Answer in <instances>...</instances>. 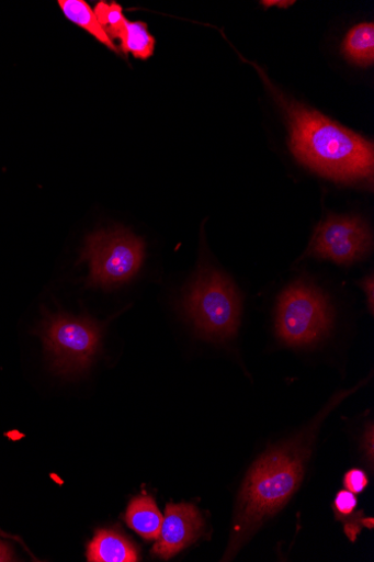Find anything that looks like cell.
I'll use <instances>...</instances> for the list:
<instances>
[{"label":"cell","instance_id":"52a82bcc","mask_svg":"<svg viewBox=\"0 0 374 562\" xmlns=\"http://www.w3.org/2000/svg\"><path fill=\"white\" fill-rule=\"evenodd\" d=\"M372 246L370 229L359 218L330 216L316 228L308 254L338 265H350Z\"/></svg>","mask_w":374,"mask_h":562},{"label":"cell","instance_id":"277c9868","mask_svg":"<svg viewBox=\"0 0 374 562\" xmlns=\"http://www.w3.org/2000/svg\"><path fill=\"white\" fill-rule=\"evenodd\" d=\"M39 335L52 371L66 379L87 372L101 349L102 329L89 317L46 313Z\"/></svg>","mask_w":374,"mask_h":562},{"label":"cell","instance_id":"30bf717a","mask_svg":"<svg viewBox=\"0 0 374 562\" xmlns=\"http://www.w3.org/2000/svg\"><path fill=\"white\" fill-rule=\"evenodd\" d=\"M126 521L143 538L157 540L163 516L151 497L138 496L128 506Z\"/></svg>","mask_w":374,"mask_h":562},{"label":"cell","instance_id":"8fae6325","mask_svg":"<svg viewBox=\"0 0 374 562\" xmlns=\"http://www.w3.org/2000/svg\"><path fill=\"white\" fill-rule=\"evenodd\" d=\"M59 7L69 21L86 30L97 41L114 50L115 54H120L117 45L112 41L109 34L105 33L94 11H92L84 0H60Z\"/></svg>","mask_w":374,"mask_h":562},{"label":"cell","instance_id":"ac0fdd59","mask_svg":"<svg viewBox=\"0 0 374 562\" xmlns=\"http://www.w3.org/2000/svg\"><path fill=\"white\" fill-rule=\"evenodd\" d=\"M13 561L12 550L4 542L0 541V562Z\"/></svg>","mask_w":374,"mask_h":562},{"label":"cell","instance_id":"4fadbf2b","mask_svg":"<svg viewBox=\"0 0 374 562\" xmlns=\"http://www.w3.org/2000/svg\"><path fill=\"white\" fill-rule=\"evenodd\" d=\"M117 40L126 56L132 54L136 59L147 60L154 55L156 41L144 22L127 21Z\"/></svg>","mask_w":374,"mask_h":562},{"label":"cell","instance_id":"9c48e42d","mask_svg":"<svg viewBox=\"0 0 374 562\" xmlns=\"http://www.w3.org/2000/svg\"><path fill=\"white\" fill-rule=\"evenodd\" d=\"M90 562H136L135 547L121 533L113 530H100L89 543Z\"/></svg>","mask_w":374,"mask_h":562},{"label":"cell","instance_id":"9a60e30c","mask_svg":"<svg viewBox=\"0 0 374 562\" xmlns=\"http://www.w3.org/2000/svg\"><path fill=\"white\" fill-rule=\"evenodd\" d=\"M358 504L355 495L350 491H341L335 502L336 509L341 516H350L353 514Z\"/></svg>","mask_w":374,"mask_h":562},{"label":"cell","instance_id":"3957f363","mask_svg":"<svg viewBox=\"0 0 374 562\" xmlns=\"http://www.w3.org/2000/svg\"><path fill=\"white\" fill-rule=\"evenodd\" d=\"M184 312L199 334L213 341L233 338L240 324L241 299L231 280L205 268L189 285Z\"/></svg>","mask_w":374,"mask_h":562},{"label":"cell","instance_id":"2e32d148","mask_svg":"<svg viewBox=\"0 0 374 562\" xmlns=\"http://www.w3.org/2000/svg\"><path fill=\"white\" fill-rule=\"evenodd\" d=\"M369 480L365 473L361 470H352L344 477L345 487L353 494L363 492Z\"/></svg>","mask_w":374,"mask_h":562},{"label":"cell","instance_id":"5bb4252c","mask_svg":"<svg viewBox=\"0 0 374 562\" xmlns=\"http://www.w3.org/2000/svg\"><path fill=\"white\" fill-rule=\"evenodd\" d=\"M94 14L112 41L118 37L128 21L123 13V8L116 3L100 2L94 9Z\"/></svg>","mask_w":374,"mask_h":562},{"label":"cell","instance_id":"6da1fadb","mask_svg":"<svg viewBox=\"0 0 374 562\" xmlns=\"http://www.w3.org/2000/svg\"><path fill=\"white\" fill-rule=\"evenodd\" d=\"M262 78L286 115L290 147L302 165L336 181L372 180L374 148L371 140L286 98L263 75Z\"/></svg>","mask_w":374,"mask_h":562},{"label":"cell","instance_id":"7c38bea8","mask_svg":"<svg viewBox=\"0 0 374 562\" xmlns=\"http://www.w3.org/2000/svg\"><path fill=\"white\" fill-rule=\"evenodd\" d=\"M343 53L356 65L371 66L374 61V24L362 23L353 27L343 42Z\"/></svg>","mask_w":374,"mask_h":562},{"label":"cell","instance_id":"5b68a950","mask_svg":"<svg viewBox=\"0 0 374 562\" xmlns=\"http://www.w3.org/2000/svg\"><path fill=\"white\" fill-rule=\"evenodd\" d=\"M144 259V240L128 229L116 227L88 236L80 262L89 263V286L111 290L131 281Z\"/></svg>","mask_w":374,"mask_h":562},{"label":"cell","instance_id":"8992f818","mask_svg":"<svg viewBox=\"0 0 374 562\" xmlns=\"http://www.w3.org/2000/svg\"><path fill=\"white\" fill-rule=\"evenodd\" d=\"M333 323L328 297L311 283L298 281L282 294L277 331L290 346H306L322 339Z\"/></svg>","mask_w":374,"mask_h":562},{"label":"cell","instance_id":"ba28073f","mask_svg":"<svg viewBox=\"0 0 374 562\" xmlns=\"http://www.w3.org/2000/svg\"><path fill=\"white\" fill-rule=\"evenodd\" d=\"M204 524L195 506L170 504L163 517L162 528L152 549L154 554L169 560L202 533Z\"/></svg>","mask_w":374,"mask_h":562},{"label":"cell","instance_id":"e0dca14e","mask_svg":"<svg viewBox=\"0 0 374 562\" xmlns=\"http://www.w3.org/2000/svg\"><path fill=\"white\" fill-rule=\"evenodd\" d=\"M362 286H363L364 292L367 295V300L370 302V310L372 311L373 310V296H374V293H373V288H374L373 277L371 276L369 279H365L363 281Z\"/></svg>","mask_w":374,"mask_h":562},{"label":"cell","instance_id":"7a4b0ae2","mask_svg":"<svg viewBox=\"0 0 374 562\" xmlns=\"http://www.w3.org/2000/svg\"><path fill=\"white\" fill-rule=\"evenodd\" d=\"M317 428L314 425L297 438L267 451L252 467L239 495L227 560L298 490Z\"/></svg>","mask_w":374,"mask_h":562}]
</instances>
